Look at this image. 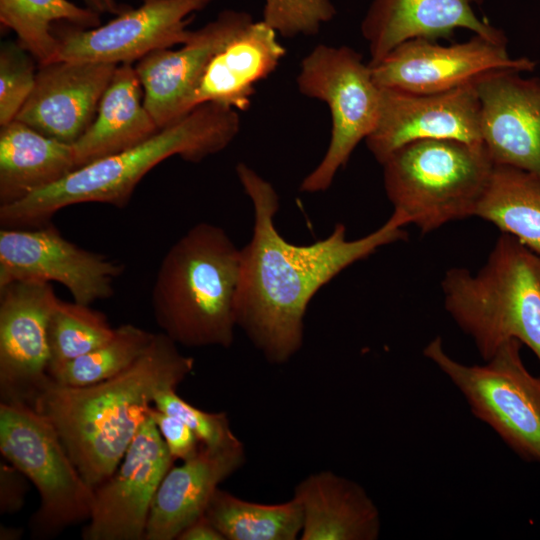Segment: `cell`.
<instances>
[{"label":"cell","mask_w":540,"mask_h":540,"mask_svg":"<svg viewBox=\"0 0 540 540\" xmlns=\"http://www.w3.org/2000/svg\"><path fill=\"white\" fill-rule=\"evenodd\" d=\"M240 130L238 111L216 103L198 105L147 140L79 167L60 181L0 206L1 228L50 223L60 210L81 203L124 208L142 178L162 161L179 156L198 163L224 150Z\"/></svg>","instance_id":"obj_3"},{"label":"cell","mask_w":540,"mask_h":540,"mask_svg":"<svg viewBox=\"0 0 540 540\" xmlns=\"http://www.w3.org/2000/svg\"><path fill=\"white\" fill-rule=\"evenodd\" d=\"M177 345L156 333L146 352L120 374L82 387L50 380L32 402L93 489L116 470L156 395L177 389L192 372L194 359Z\"/></svg>","instance_id":"obj_2"},{"label":"cell","mask_w":540,"mask_h":540,"mask_svg":"<svg viewBox=\"0 0 540 540\" xmlns=\"http://www.w3.org/2000/svg\"><path fill=\"white\" fill-rule=\"evenodd\" d=\"M153 406L184 422L205 447L224 448L241 443L233 433L226 413L201 410L180 397L176 389L158 393Z\"/></svg>","instance_id":"obj_31"},{"label":"cell","mask_w":540,"mask_h":540,"mask_svg":"<svg viewBox=\"0 0 540 540\" xmlns=\"http://www.w3.org/2000/svg\"><path fill=\"white\" fill-rule=\"evenodd\" d=\"M58 300L44 281H17L0 289L1 402L31 406L51 380L48 325Z\"/></svg>","instance_id":"obj_14"},{"label":"cell","mask_w":540,"mask_h":540,"mask_svg":"<svg viewBox=\"0 0 540 540\" xmlns=\"http://www.w3.org/2000/svg\"><path fill=\"white\" fill-rule=\"evenodd\" d=\"M441 286L446 311L485 361L511 339L540 361V258L518 239L502 233L477 273L451 268Z\"/></svg>","instance_id":"obj_5"},{"label":"cell","mask_w":540,"mask_h":540,"mask_svg":"<svg viewBox=\"0 0 540 540\" xmlns=\"http://www.w3.org/2000/svg\"><path fill=\"white\" fill-rule=\"evenodd\" d=\"M160 129L132 64L118 65L87 130L73 144L76 169L131 148Z\"/></svg>","instance_id":"obj_23"},{"label":"cell","mask_w":540,"mask_h":540,"mask_svg":"<svg viewBox=\"0 0 540 540\" xmlns=\"http://www.w3.org/2000/svg\"><path fill=\"white\" fill-rule=\"evenodd\" d=\"M423 139L483 145L475 83L431 94L381 87L378 122L365 139L374 158L381 164L400 147Z\"/></svg>","instance_id":"obj_15"},{"label":"cell","mask_w":540,"mask_h":540,"mask_svg":"<svg viewBox=\"0 0 540 540\" xmlns=\"http://www.w3.org/2000/svg\"><path fill=\"white\" fill-rule=\"evenodd\" d=\"M86 7L93 11L101 13H110L118 15L130 6L117 3L115 0H83Z\"/></svg>","instance_id":"obj_36"},{"label":"cell","mask_w":540,"mask_h":540,"mask_svg":"<svg viewBox=\"0 0 540 540\" xmlns=\"http://www.w3.org/2000/svg\"><path fill=\"white\" fill-rule=\"evenodd\" d=\"M506 46L475 34L468 41L448 46L412 39L369 66L379 87L414 94L438 93L474 84L497 71L534 70L535 61L511 58Z\"/></svg>","instance_id":"obj_12"},{"label":"cell","mask_w":540,"mask_h":540,"mask_svg":"<svg viewBox=\"0 0 540 540\" xmlns=\"http://www.w3.org/2000/svg\"><path fill=\"white\" fill-rule=\"evenodd\" d=\"M212 0H141L105 25L82 28L67 22L53 26L58 60L132 64L147 54L185 43L190 16Z\"/></svg>","instance_id":"obj_11"},{"label":"cell","mask_w":540,"mask_h":540,"mask_svg":"<svg viewBox=\"0 0 540 540\" xmlns=\"http://www.w3.org/2000/svg\"><path fill=\"white\" fill-rule=\"evenodd\" d=\"M278 36L263 20L242 27L208 62L193 94L192 109L204 103L248 109L255 85L275 71L286 55Z\"/></svg>","instance_id":"obj_21"},{"label":"cell","mask_w":540,"mask_h":540,"mask_svg":"<svg viewBox=\"0 0 540 540\" xmlns=\"http://www.w3.org/2000/svg\"><path fill=\"white\" fill-rule=\"evenodd\" d=\"M245 11L223 10L179 49L155 50L135 66L144 91V105L162 129L192 110L197 85L212 56L252 21Z\"/></svg>","instance_id":"obj_16"},{"label":"cell","mask_w":540,"mask_h":540,"mask_svg":"<svg viewBox=\"0 0 540 540\" xmlns=\"http://www.w3.org/2000/svg\"><path fill=\"white\" fill-rule=\"evenodd\" d=\"M263 21L280 36H313L336 15L331 0H264Z\"/></svg>","instance_id":"obj_32"},{"label":"cell","mask_w":540,"mask_h":540,"mask_svg":"<svg viewBox=\"0 0 540 540\" xmlns=\"http://www.w3.org/2000/svg\"><path fill=\"white\" fill-rule=\"evenodd\" d=\"M28 478L11 463L0 465V512L14 514L21 510L28 490Z\"/></svg>","instance_id":"obj_34"},{"label":"cell","mask_w":540,"mask_h":540,"mask_svg":"<svg viewBox=\"0 0 540 540\" xmlns=\"http://www.w3.org/2000/svg\"><path fill=\"white\" fill-rule=\"evenodd\" d=\"M124 266L67 240L50 222L32 228H1L0 289L17 282H57L73 301L92 305L114 294Z\"/></svg>","instance_id":"obj_10"},{"label":"cell","mask_w":540,"mask_h":540,"mask_svg":"<svg viewBox=\"0 0 540 540\" xmlns=\"http://www.w3.org/2000/svg\"><path fill=\"white\" fill-rule=\"evenodd\" d=\"M0 22L17 35V42L40 65L57 61L59 43L53 33L58 22L94 28L100 14L68 0H0Z\"/></svg>","instance_id":"obj_27"},{"label":"cell","mask_w":540,"mask_h":540,"mask_svg":"<svg viewBox=\"0 0 540 540\" xmlns=\"http://www.w3.org/2000/svg\"><path fill=\"white\" fill-rule=\"evenodd\" d=\"M299 92L325 102L331 115V138L320 163L302 180L300 191H326L356 146L374 130L381 106V87L369 64L348 46H316L300 64Z\"/></svg>","instance_id":"obj_9"},{"label":"cell","mask_w":540,"mask_h":540,"mask_svg":"<svg viewBox=\"0 0 540 540\" xmlns=\"http://www.w3.org/2000/svg\"><path fill=\"white\" fill-rule=\"evenodd\" d=\"M147 414L158 428L175 461L187 460L199 451L202 444L192 430L180 419L158 410L153 405L148 409Z\"/></svg>","instance_id":"obj_33"},{"label":"cell","mask_w":540,"mask_h":540,"mask_svg":"<svg viewBox=\"0 0 540 540\" xmlns=\"http://www.w3.org/2000/svg\"><path fill=\"white\" fill-rule=\"evenodd\" d=\"M23 531L17 527L1 526L0 539L1 540H18L22 537Z\"/></svg>","instance_id":"obj_37"},{"label":"cell","mask_w":540,"mask_h":540,"mask_svg":"<svg viewBox=\"0 0 540 540\" xmlns=\"http://www.w3.org/2000/svg\"><path fill=\"white\" fill-rule=\"evenodd\" d=\"M90 306L59 299L54 307L48 325L50 378L113 336L107 317Z\"/></svg>","instance_id":"obj_28"},{"label":"cell","mask_w":540,"mask_h":540,"mask_svg":"<svg viewBox=\"0 0 540 540\" xmlns=\"http://www.w3.org/2000/svg\"><path fill=\"white\" fill-rule=\"evenodd\" d=\"M236 173L254 211L252 237L241 248L236 323L269 363L284 364L303 345L304 317L314 295L355 262L405 239L409 221L394 211L362 238L348 240L345 225L338 223L322 240L292 244L274 224L279 197L273 185L245 163L236 165Z\"/></svg>","instance_id":"obj_1"},{"label":"cell","mask_w":540,"mask_h":540,"mask_svg":"<svg viewBox=\"0 0 540 540\" xmlns=\"http://www.w3.org/2000/svg\"><path fill=\"white\" fill-rule=\"evenodd\" d=\"M381 165L394 211L429 233L475 216L495 164L484 144L423 139L400 147Z\"/></svg>","instance_id":"obj_6"},{"label":"cell","mask_w":540,"mask_h":540,"mask_svg":"<svg viewBox=\"0 0 540 540\" xmlns=\"http://www.w3.org/2000/svg\"><path fill=\"white\" fill-rule=\"evenodd\" d=\"M303 515L301 540H376L381 518L357 482L333 471L314 472L294 488Z\"/></svg>","instance_id":"obj_22"},{"label":"cell","mask_w":540,"mask_h":540,"mask_svg":"<svg viewBox=\"0 0 540 540\" xmlns=\"http://www.w3.org/2000/svg\"><path fill=\"white\" fill-rule=\"evenodd\" d=\"M246 460L242 443L224 447L201 446L180 466H172L153 498L144 540H175L203 516L219 485Z\"/></svg>","instance_id":"obj_20"},{"label":"cell","mask_w":540,"mask_h":540,"mask_svg":"<svg viewBox=\"0 0 540 540\" xmlns=\"http://www.w3.org/2000/svg\"><path fill=\"white\" fill-rule=\"evenodd\" d=\"M205 515L225 540H295L303 526L301 506L294 497L283 503L262 504L220 488Z\"/></svg>","instance_id":"obj_26"},{"label":"cell","mask_w":540,"mask_h":540,"mask_svg":"<svg viewBox=\"0 0 540 540\" xmlns=\"http://www.w3.org/2000/svg\"><path fill=\"white\" fill-rule=\"evenodd\" d=\"M117 66L68 60L40 65L34 88L15 120L73 145L93 122Z\"/></svg>","instance_id":"obj_18"},{"label":"cell","mask_w":540,"mask_h":540,"mask_svg":"<svg viewBox=\"0 0 540 540\" xmlns=\"http://www.w3.org/2000/svg\"><path fill=\"white\" fill-rule=\"evenodd\" d=\"M493 72L475 83L483 144L494 164L540 178V77Z\"/></svg>","instance_id":"obj_17"},{"label":"cell","mask_w":540,"mask_h":540,"mask_svg":"<svg viewBox=\"0 0 540 540\" xmlns=\"http://www.w3.org/2000/svg\"><path fill=\"white\" fill-rule=\"evenodd\" d=\"M241 248L218 225L201 222L166 252L152 288L160 329L185 347L229 348L234 341Z\"/></svg>","instance_id":"obj_4"},{"label":"cell","mask_w":540,"mask_h":540,"mask_svg":"<svg viewBox=\"0 0 540 540\" xmlns=\"http://www.w3.org/2000/svg\"><path fill=\"white\" fill-rule=\"evenodd\" d=\"M521 346L511 339L485 365H466L445 352L438 336L423 354L459 389L477 418L520 457L540 464V375L525 367Z\"/></svg>","instance_id":"obj_8"},{"label":"cell","mask_w":540,"mask_h":540,"mask_svg":"<svg viewBox=\"0 0 540 540\" xmlns=\"http://www.w3.org/2000/svg\"><path fill=\"white\" fill-rule=\"evenodd\" d=\"M483 0H372L361 23L368 42L369 65L412 39H450L457 29H468L495 43L507 44L504 32L475 13Z\"/></svg>","instance_id":"obj_19"},{"label":"cell","mask_w":540,"mask_h":540,"mask_svg":"<svg viewBox=\"0 0 540 540\" xmlns=\"http://www.w3.org/2000/svg\"><path fill=\"white\" fill-rule=\"evenodd\" d=\"M35 58L18 42L0 48V126L15 120L36 80Z\"/></svg>","instance_id":"obj_30"},{"label":"cell","mask_w":540,"mask_h":540,"mask_svg":"<svg viewBox=\"0 0 540 540\" xmlns=\"http://www.w3.org/2000/svg\"><path fill=\"white\" fill-rule=\"evenodd\" d=\"M475 216L497 226L540 258V178L495 164Z\"/></svg>","instance_id":"obj_25"},{"label":"cell","mask_w":540,"mask_h":540,"mask_svg":"<svg viewBox=\"0 0 540 540\" xmlns=\"http://www.w3.org/2000/svg\"><path fill=\"white\" fill-rule=\"evenodd\" d=\"M155 334L134 324H122L115 328L109 340L66 364L51 380L60 385L82 387L112 378L146 352Z\"/></svg>","instance_id":"obj_29"},{"label":"cell","mask_w":540,"mask_h":540,"mask_svg":"<svg viewBox=\"0 0 540 540\" xmlns=\"http://www.w3.org/2000/svg\"><path fill=\"white\" fill-rule=\"evenodd\" d=\"M175 460L148 415L116 470L94 488L84 540H144L156 491Z\"/></svg>","instance_id":"obj_13"},{"label":"cell","mask_w":540,"mask_h":540,"mask_svg":"<svg viewBox=\"0 0 540 540\" xmlns=\"http://www.w3.org/2000/svg\"><path fill=\"white\" fill-rule=\"evenodd\" d=\"M0 452L39 492L40 506L29 522L34 538L54 537L90 519L94 489L55 428L32 407L0 402Z\"/></svg>","instance_id":"obj_7"},{"label":"cell","mask_w":540,"mask_h":540,"mask_svg":"<svg viewBox=\"0 0 540 540\" xmlns=\"http://www.w3.org/2000/svg\"><path fill=\"white\" fill-rule=\"evenodd\" d=\"M177 540H225L212 522L204 514L188 525Z\"/></svg>","instance_id":"obj_35"},{"label":"cell","mask_w":540,"mask_h":540,"mask_svg":"<svg viewBox=\"0 0 540 540\" xmlns=\"http://www.w3.org/2000/svg\"><path fill=\"white\" fill-rule=\"evenodd\" d=\"M76 169L73 145L13 120L0 129V206L46 188Z\"/></svg>","instance_id":"obj_24"}]
</instances>
